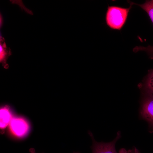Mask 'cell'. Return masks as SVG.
Listing matches in <instances>:
<instances>
[{
  "mask_svg": "<svg viewBox=\"0 0 153 153\" xmlns=\"http://www.w3.org/2000/svg\"><path fill=\"white\" fill-rule=\"evenodd\" d=\"M140 116L153 128V94L144 93L141 102Z\"/></svg>",
  "mask_w": 153,
  "mask_h": 153,
  "instance_id": "3",
  "label": "cell"
},
{
  "mask_svg": "<svg viewBox=\"0 0 153 153\" xmlns=\"http://www.w3.org/2000/svg\"><path fill=\"white\" fill-rule=\"evenodd\" d=\"M29 152L31 153H36L35 149L33 148H30L29 149Z\"/></svg>",
  "mask_w": 153,
  "mask_h": 153,
  "instance_id": "10",
  "label": "cell"
},
{
  "mask_svg": "<svg viewBox=\"0 0 153 153\" xmlns=\"http://www.w3.org/2000/svg\"><path fill=\"white\" fill-rule=\"evenodd\" d=\"M128 2L130 4L137 5L143 9L148 14L153 24V0H146L144 3L141 4L136 3L130 1H128ZM140 51L146 52L150 58L151 59H153V46L148 45L147 47L136 46L133 49V51L135 52Z\"/></svg>",
  "mask_w": 153,
  "mask_h": 153,
  "instance_id": "5",
  "label": "cell"
},
{
  "mask_svg": "<svg viewBox=\"0 0 153 153\" xmlns=\"http://www.w3.org/2000/svg\"><path fill=\"white\" fill-rule=\"evenodd\" d=\"M88 134L92 141V145L90 146L92 153H119L116 151L115 144L117 141L121 137L120 131L117 132L115 138L112 141L107 143L98 142L95 140L94 135L90 131Z\"/></svg>",
  "mask_w": 153,
  "mask_h": 153,
  "instance_id": "2",
  "label": "cell"
},
{
  "mask_svg": "<svg viewBox=\"0 0 153 153\" xmlns=\"http://www.w3.org/2000/svg\"><path fill=\"white\" fill-rule=\"evenodd\" d=\"M132 6L130 5L128 8L116 6H108L105 16L107 25L112 29L120 30L126 22Z\"/></svg>",
  "mask_w": 153,
  "mask_h": 153,
  "instance_id": "1",
  "label": "cell"
},
{
  "mask_svg": "<svg viewBox=\"0 0 153 153\" xmlns=\"http://www.w3.org/2000/svg\"><path fill=\"white\" fill-rule=\"evenodd\" d=\"M11 133L14 136L22 138L28 133L29 126L27 121L21 117H13L9 125Z\"/></svg>",
  "mask_w": 153,
  "mask_h": 153,
  "instance_id": "4",
  "label": "cell"
},
{
  "mask_svg": "<svg viewBox=\"0 0 153 153\" xmlns=\"http://www.w3.org/2000/svg\"><path fill=\"white\" fill-rule=\"evenodd\" d=\"M141 87L144 93L153 94V69L148 70Z\"/></svg>",
  "mask_w": 153,
  "mask_h": 153,
  "instance_id": "7",
  "label": "cell"
},
{
  "mask_svg": "<svg viewBox=\"0 0 153 153\" xmlns=\"http://www.w3.org/2000/svg\"><path fill=\"white\" fill-rule=\"evenodd\" d=\"M73 153H80V152H73Z\"/></svg>",
  "mask_w": 153,
  "mask_h": 153,
  "instance_id": "11",
  "label": "cell"
},
{
  "mask_svg": "<svg viewBox=\"0 0 153 153\" xmlns=\"http://www.w3.org/2000/svg\"><path fill=\"white\" fill-rule=\"evenodd\" d=\"M119 153H141L140 151L136 147H133L131 149L127 150L124 148L119 150Z\"/></svg>",
  "mask_w": 153,
  "mask_h": 153,
  "instance_id": "9",
  "label": "cell"
},
{
  "mask_svg": "<svg viewBox=\"0 0 153 153\" xmlns=\"http://www.w3.org/2000/svg\"><path fill=\"white\" fill-rule=\"evenodd\" d=\"M12 113L8 106L2 107L0 110V127L2 130L5 129L9 125L12 118Z\"/></svg>",
  "mask_w": 153,
  "mask_h": 153,
  "instance_id": "6",
  "label": "cell"
},
{
  "mask_svg": "<svg viewBox=\"0 0 153 153\" xmlns=\"http://www.w3.org/2000/svg\"><path fill=\"white\" fill-rule=\"evenodd\" d=\"M0 62L2 63L4 67L7 68L8 66L6 65V61L10 53L1 44L0 46Z\"/></svg>",
  "mask_w": 153,
  "mask_h": 153,
  "instance_id": "8",
  "label": "cell"
}]
</instances>
